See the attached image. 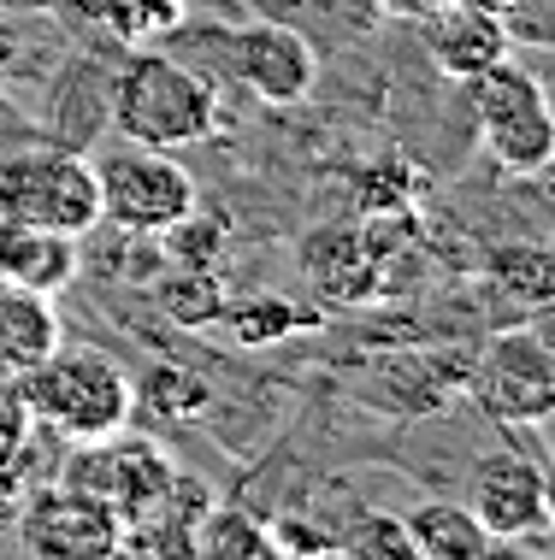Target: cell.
<instances>
[{
	"label": "cell",
	"mask_w": 555,
	"mask_h": 560,
	"mask_svg": "<svg viewBox=\"0 0 555 560\" xmlns=\"http://www.w3.org/2000/svg\"><path fill=\"white\" fill-rule=\"evenodd\" d=\"M12 396H19L24 413H36L42 425L78 436V443L130 431V413H137L130 372L101 348H54L48 360H36V366L12 377Z\"/></svg>",
	"instance_id": "obj_1"
},
{
	"label": "cell",
	"mask_w": 555,
	"mask_h": 560,
	"mask_svg": "<svg viewBox=\"0 0 555 560\" xmlns=\"http://www.w3.org/2000/svg\"><path fill=\"white\" fill-rule=\"evenodd\" d=\"M107 118L125 142L177 154L219 130V95L207 89L201 71L177 66L166 54H137L107 89Z\"/></svg>",
	"instance_id": "obj_2"
},
{
	"label": "cell",
	"mask_w": 555,
	"mask_h": 560,
	"mask_svg": "<svg viewBox=\"0 0 555 560\" xmlns=\"http://www.w3.org/2000/svg\"><path fill=\"white\" fill-rule=\"evenodd\" d=\"M473 101V125L478 142L490 148V160L508 177H537L555 154V113H550V89L537 71H520L514 59H497L490 71L461 83Z\"/></svg>",
	"instance_id": "obj_3"
},
{
	"label": "cell",
	"mask_w": 555,
	"mask_h": 560,
	"mask_svg": "<svg viewBox=\"0 0 555 560\" xmlns=\"http://www.w3.org/2000/svg\"><path fill=\"white\" fill-rule=\"evenodd\" d=\"M0 213L36 224V231H59L71 242L101 231V189L95 165L78 148H19L0 160Z\"/></svg>",
	"instance_id": "obj_4"
},
{
	"label": "cell",
	"mask_w": 555,
	"mask_h": 560,
	"mask_svg": "<svg viewBox=\"0 0 555 560\" xmlns=\"http://www.w3.org/2000/svg\"><path fill=\"white\" fill-rule=\"evenodd\" d=\"M467 396L473 407L502 431H537L555 413V348L544 342V330L514 325L497 330L467 366Z\"/></svg>",
	"instance_id": "obj_5"
},
{
	"label": "cell",
	"mask_w": 555,
	"mask_h": 560,
	"mask_svg": "<svg viewBox=\"0 0 555 560\" xmlns=\"http://www.w3.org/2000/svg\"><path fill=\"white\" fill-rule=\"evenodd\" d=\"M95 189H101V224L130 236H160L195 207V177L166 148H137V142L95 160Z\"/></svg>",
	"instance_id": "obj_6"
},
{
	"label": "cell",
	"mask_w": 555,
	"mask_h": 560,
	"mask_svg": "<svg viewBox=\"0 0 555 560\" xmlns=\"http://www.w3.org/2000/svg\"><path fill=\"white\" fill-rule=\"evenodd\" d=\"M172 478H177L172 454L160 443H148V436H125V431L83 443V454H71V466L59 472V483H71V490L107 502L118 513V525H130L137 513L154 508Z\"/></svg>",
	"instance_id": "obj_7"
},
{
	"label": "cell",
	"mask_w": 555,
	"mask_h": 560,
	"mask_svg": "<svg viewBox=\"0 0 555 560\" xmlns=\"http://www.w3.org/2000/svg\"><path fill=\"white\" fill-rule=\"evenodd\" d=\"M467 508L497 542L514 537H544L550 532V478L532 454L520 448H490L473 460L467 478Z\"/></svg>",
	"instance_id": "obj_8"
},
{
	"label": "cell",
	"mask_w": 555,
	"mask_h": 560,
	"mask_svg": "<svg viewBox=\"0 0 555 560\" xmlns=\"http://www.w3.org/2000/svg\"><path fill=\"white\" fill-rule=\"evenodd\" d=\"M19 542L54 560H89V555H118V513L95 495L54 483L19 513Z\"/></svg>",
	"instance_id": "obj_9"
},
{
	"label": "cell",
	"mask_w": 555,
	"mask_h": 560,
	"mask_svg": "<svg viewBox=\"0 0 555 560\" xmlns=\"http://www.w3.org/2000/svg\"><path fill=\"white\" fill-rule=\"evenodd\" d=\"M231 66L266 107H296L320 83V54L296 24H248L231 36Z\"/></svg>",
	"instance_id": "obj_10"
},
{
	"label": "cell",
	"mask_w": 555,
	"mask_h": 560,
	"mask_svg": "<svg viewBox=\"0 0 555 560\" xmlns=\"http://www.w3.org/2000/svg\"><path fill=\"white\" fill-rule=\"evenodd\" d=\"M419 30H426V59L449 83L478 78V71H490L497 59H508V48H514L502 12L461 7V0H438V7L419 19Z\"/></svg>",
	"instance_id": "obj_11"
},
{
	"label": "cell",
	"mask_w": 555,
	"mask_h": 560,
	"mask_svg": "<svg viewBox=\"0 0 555 560\" xmlns=\"http://www.w3.org/2000/svg\"><path fill=\"white\" fill-rule=\"evenodd\" d=\"M71 271H78V242L59 231H36L0 213V283H19V290H66Z\"/></svg>",
	"instance_id": "obj_12"
},
{
	"label": "cell",
	"mask_w": 555,
	"mask_h": 560,
	"mask_svg": "<svg viewBox=\"0 0 555 560\" xmlns=\"http://www.w3.org/2000/svg\"><path fill=\"white\" fill-rule=\"evenodd\" d=\"M402 525H408V542H414L419 560H485V555H497V537L473 520L467 502H449V495L414 502L402 513Z\"/></svg>",
	"instance_id": "obj_13"
},
{
	"label": "cell",
	"mask_w": 555,
	"mask_h": 560,
	"mask_svg": "<svg viewBox=\"0 0 555 560\" xmlns=\"http://www.w3.org/2000/svg\"><path fill=\"white\" fill-rule=\"evenodd\" d=\"M59 348V313L42 290H19L0 283V366L19 377L24 366L48 360Z\"/></svg>",
	"instance_id": "obj_14"
},
{
	"label": "cell",
	"mask_w": 555,
	"mask_h": 560,
	"mask_svg": "<svg viewBox=\"0 0 555 560\" xmlns=\"http://www.w3.org/2000/svg\"><path fill=\"white\" fill-rule=\"evenodd\" d=\"M154 283V307L166 313L172 325L184 330H207L219 325L224 313V283H219V266H166Z\"/></svg>",
	"instance_id": "obj_15"
},
{
	"label": "cell",
	"mask_w": 555,
	"mask_h": 560,
	"mask_svg": "<svg viewBox=\"0 0 555 560\" xmlns=\"http://www.w3.org/2000/svg\"><path fill=\"white\" fill-rule=\"evenodd\" d=\"M219 325L231 330L236 348H273L296 337V330H308V313L290 295H243V301H224Z\"/></svg>",
	"instance_id": "obj_16"
},
{
	"label": "cell",
	"mask_w": 555,
	"mask_h": 560,
	"mask_svg": "<svg viewBox=\"0 0 555 560\" xmlns=\"http://www.w3.org/2000/svg\"><path fill=\"white\" fill-rule=\"evenodd\" d=\"M130 401L154 419H201L213 407V384L189 366H148L137 384H130Z\"/></svg>",
	"instance_id": "obj_17"
},
{
	"label": "cell",
	"mask_w": 555,
	"mask_h": 560,
	"mask_svg": "<svg viewBox=\"0 0 555 560\" xmlns=\"http://www.w3.org/2000/svg\"><path fill=\"white\" fill-rule=\"evenodd\" d=\"M485 278L514 301H527V307H544L555 290V260L544 242H502V248L485 254Z\"/></svg>",
	"instance_id": "obj_18"
},
{
	"label": "cell",
	"mask_w": 555,
	"mask_h": 560,
	"mask_svg": "<svg viewBox=\"0 0 555 560\" xmlns=\"http://www.w3.org/2000/svg\"><path fill=\"white\" fill-rule=\"evenodd\" d=\"M195 555L261 560V555H273V532H266V520L248 508H207L201 520H195Z\"/></svg>",
	"instance_id": "obj_19"
},
{
	"label": "cell",
	"mask_w": 555,
	"mask_h": 560,
	"mask_svg": "<svg viewBox=\"0 0 555 560\" xmlns=\"http://www.w3.org/2000/svg\"><path fill=\"white\" fill-rule=\"evenodd\" d=\"M332 555H343V560H414V542H408L402 513L355 508L349 520H343V532L332 537Z\"/></svg>",
	"instance_id": "obj_20"
},
{
	"label": "cell",
	"mask_w": 555,
	"mask_h": 560,
	"mask_svg": "<svg viewBox=\"0 0 555 560\" xmlns=\"http://www.w3.org/2000/svg\"><path fill=\"white\" fill-rule=\"evenodd\" d=\"M308 271H313V283H325L337 301H361V295H355V283H349V271L372 278V254H367L361 236L337 224V231H320L308 242Z\"/></svg>",
	"instance_id": "obj_21"
},
{
	"label": "cell",
	"mask_w": 555,
	"mask_h": 560,
	"mask_svg": "<svg viewBox=\"0 0 555 560\" xmlns=\"http://www.w3.org/2000/svg\"><path fill=\"white\" fill-rule=\"evenodd\" d=\"M154 248H160V266H219V254H224V224L219 219H201L189 207L177 224H166V231L154 236Z\"/></svg>",
	"instance_id": "obj_22"
},
{
	"label": "cell",
	"mask_w": 555,
	"mask_h": 560,
	"mask_svg": "<svg viewBox=\"0 0 555 560\" xmlns=\"http://www.w3.org/2000/svg\"><path fill=\"white\" fill-rule=\"evenodd\" d=\"M266 532H273V555H332V537H325V532H308V525H296L290 513H284V520H273Z\"/></svg>",
	"instance_id": "obj_23"
},
{
	"label": "cell",
	"mask_w": 555,
	"mask_h": 560,
	"mask_svg": "<svg viewBox=\"0 0 555 560\" xmlns=\"http://www.w3.org/2000/svg\"><path fill=\"white\" fill-rule=\"evenodd\" d=\"M367 7H379L384 19H408V24H419L431 7H438V0H367Z\"/></svg>",
	"instance_id": "obj_24"
},
{
	"label": "cell",
	"mask_w": 555,
	"mask_h": 560,
	"mask_svg": "<svg viewBox=\"0 0 555 560\" xmlns=\"http://www.w3.org/2000/svg\"><path fill=\"white\" fill-rule=\"evenodd\" d=\"M461 7H485V12H508V0H461Z\"/></svg>",
	"instance_id": "obj_25"
}]
</instances>
